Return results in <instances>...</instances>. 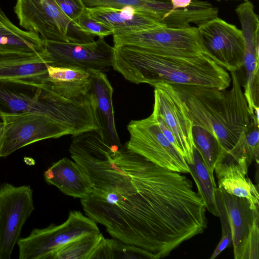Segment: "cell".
I'll list each match as a JSON object with an SVG mask.
<instances>
[{
  "label": "cell",
  "mask_w": 259,
  "mask_h": 259,
  "mask_svg": "<svg viewBox=\"0 0 259 259\" xmlns=\"http://www.w3.org/2000/svg\"><path fill=\"white\" fill-rule=\"evenodd\" d=\"M20 25L43 40L89 43L95 36L82 31L61 11L55 0H16L14 8Z\"/></svg>",
  "instance_id": "5"
},
{
  "label": "cell",
  "mask_w": 259,
  "mask_h": 259,
  "mask_svg": "<svg viewBox=\"0 0 259 259\" xmlns=\"http://www.w3.org/2000/svg\"><path fill=\"white\" fill-rule=\"evenodd\" d=\"M154 87L153 112L160 116L171 133L176 150L187 163L193 162V124L186 113L181 100L171 84L158 83Z\"/></svg>",
  "instance_id": "14"
},
{
  "label": "cell",
  "mask_w": 259,
  "mask_h": 259,
  "mask_svg": "<svg viewBox=\"0 0 259 259\" xmlns=\"http://www.w3.org/2000/svg\"><path fill=\"white\" fill-rule=\"evenodd\" d=\"M248 167L239 164L227 155L215 164L214 171L219 188L227 193L247 199L259 206V194L256 186L247 177Z\"/></svg>",
  "instance_id": "19"
},
{
  "label": "cell",
  "mask_w": 259,
  "mask_h": 259,
  "mask_svg": "<svg viewBox=\"0 0 259 259\" xmlns=\"http://www.w3.org/2000/svg\"><path fill=\"white\" fill-rule=\"evenodd\" d=\"M93 258L152 259L149 253L140 248L114 238L108 239L104 237L89 257V259Z\"/></svg>",
  "instance_id": "24"
},
{
  "label": "cell",
  "mask_w": 259,
  "mask_h": 259,
  "mask_svg": "<svg viewBox=\"0 0 259 259\" xmlns=\"http://www.w3.org/2000/svg\"><path fill=\"white\" fill-rule=\"evenodd\" d=\"M48 65L54 61L46 48L29 53L0 51V83L44 88L51 82Z\"/></svg>",
  "instance_id": "13"
},
{
  "label": "cell",
  "mask_w": 259,
  "mask_h": 259,
  "mask_svg": "<svg viewBox=\"0 0 259 259\" xmlns=\"http://www.w3.org/2000/svg\"><path fill=\"white\" fill-rule=\"evenodd\" d=\"M192 0H171L170 2L175 8H185L189 6Z\"/></svg>",
  "instance_id": "31"
},
{
  "label": "cell",
  "mask_w": 259,
  "mask_h": 259,
  "mask_svg": "<svg viewBox=\"0 0 259 259\" xmlns=\"http://www.w3.org/2000/svg\"><path fill=\"white\" fill-rule=\"evenodd\" d=\"M63 13L71 21L77 20L85 10L81 0H55Z\"/></svg>",
  "instance_id": "30"
},
{
  "label": "cell",
  "mask_w": 259,
  "mask_h": 259,
  "mask_svg": "<svg viewBox=\"0 0 259 259\" xmlns=\"http://www.w3.org/2000/svg\"><path fill=\"white\" fill-rule=\"evenodd\" d=\"M192 136L194 147L200 154L209 170L214 174L215 164L224 158L227 152L214 136L201 127L193 125Z\"/></svg>",
  "instance_id": "25"
},
{
  "label": "cell",
  "mask_w": 259,
  "mask_h": 259,
  "mask_svg": "<svg viewBox=\"0 0 259 259\" xmlns=\"http://www.w3.org/2000/svg\"><path fill=\"white\" fill-rule=\"evenodd\" d=\"M34 210L30 186H0V259L11 258L23 226Z\"/></svg>",
  "instance_id": "11"
},
{
  "label": "cell",
  "mask_w": 259,
  "mask_h": 259,
  "mask_svg": "<svg viewBox=\"0 0 259 259\" xmlns=\"http://www.w3.org/2000/svg\"><path fill=\"white\" fill-rule=\"evenodd\" d=\"M68 135L67 128L46 116L0 111V158L32 143Z\"/></svg>",
  "instance_id": "8"
},
{
  "label": "cell",
  "mask_w": 259,
  "mask_h": 259,
  "mask_svg": "<svg viewBox=\"0 0 259 259\" xmlns=\"http://www.w3.org/2000/svg\"><path fill=\"white\" fill-rule=\"evenodd\" d=\"M54 61L53 66H70L87 70H108L113 66L114 48L104 37L89 43L43 40Z\"/></svg>",
  "instance_id": "15"
},
{
  "label": "cell",
  "mask_w": 259,
  "mask_h": 259,
  "mask_svg": "<svg viewBox=\"0 0 259 259\" xmlns=\"http://www.w3.org/2000/svg\"><path fill=\"white\" fill-rule=\"evenodd\" d=\"M216 202L222 226V237L214 249L210 259H214L224 251L232 242V236L231 228L223 203L220 190L217 187L215 193Z\"/></svg>",
  "instance_id": "28"
},
{
  "label": "cell",
  "mask_w": 259,
  "mask_h": 259,
  "mask_svg": "<svg viewBox=\"0 0 259 259\" xmlns=\"http://www.w3.org/2000/svg\"><path fill=\"white\" fill-rule=\"evenodd\" d=\"M113 47L112 67L133 83L197 85L220 90L230 85L229 72L205 54L191 58L164 56L134 46Z\"/></svg>",
  "instance_id": "2"
},
{
  "label": "cell",
  "mask_w": 259,
  "mask_h": 259,
  "mask_svg": "<svg viewBox=\"0 0 259 259\" xmlns=\"http://www.w3.org/2000/svg\"><path fill=\"white\" fill-rule=\"evenodd\" d=\"M259 118L253 114L250 123L241 134L227 156L241 165L250 166L252 161L258 163Z\"/></svg>",
  "instance_id": "23"
},
{
  "label": "cell",
  "mask_w": 259,
  "mask_h": 259,
  "mask_svg": "<svg viewBox=\"0 0 259 259\" xmlns=\"http://www.w3.org/2000/svg\"><path fill=\"white\" fill-rule=\"evenodd\" d=\"M90 83L52 81L32 93L28 87L0 83V111L39 114L52 119L75 135L99 128L95 107L89 92Z\"/></svg>",
  "instance_id": "3"
},
{
  "label": "cell",
  "mask_w": 259,
  "mask_h": 259,
  "mask_svg": "<svg viewBox=\"0 0 259 259\" xmlns=\"http://www.w3.org/2000/svg\"><path fill=\"white\" fill-rule=\"evenodd\" d=\"M89 92L94 103L99 128L96 130L102 139L110 145H122L115 126L112 103L113 88L102 71L89 70Z\"/></svg>",
  "instance_id": "16"
},
{
  "label": "cell",
  "mask_w": 259,
  "mask_h": 259,
  "mask_svg": "<svg viewBox=\"0 0 259 259\" xmlns=\"http://www.w3.org/2000/svg\"><path fill=\"white\" fill-rule=\"evenodd\" d=\"M69 150L93 184L80 199L85 215L113 238L159 259L206 229L205 203L182 173L110 145L95 130L73 136Z\"/></svg>",
  "instance_id": "1"
},
{
  "label": "cell",
  "mask_w": 259,
  "mask_h": 259,
  "mask_svg": "<svg viewBox=\"0 0 259 259\" xmlns=\"http://www.w3.org/2000/svg\"><path fill=\"white\" fill-rule=\"evenodd\" d=\"M45 49L43 39L34 32L14 25L0 7V51L29 53Z\"/></svg>",
  "instance_id": "20"
},
{
  "label": "cell",
  "mask_w": 259,
  "mask_h": 259,
  "mask_svg": "<svg viewBox=\"0 0 259 259\" xmlns=\"http://www.w3.org/2000/svg\"><path fill=\"white\" fill-rule=\"evenodd\" d=\"M127 128L130 137L125 145L129 150L163 168L189 173L186 161L165 137L152 114L145 119L131 120Z\"/></svg>",
  "instance_id": "9"
},
{
  "label": "cell",
  "mask_w": 259,
  "mask_h": 259,
  "mask_svg": "<svg viewBox=\"0 0 259 259\" xmlns=\"http://www.w3.org/2000/svg\"><path fill=\"white\" fill-rule=\"evenodd\" d=\"M85 9L92 18L112 28L114 31L166 27L141 9L131 6L120 8L99 6Z\"/></svg>",
  "instance_id": "18"
},
{
  "label": "cell",
  "mask_w": 259,
  "mask_h": 259,
  "mask_svg": "<svg viewBox=\"0 0 259 259\" xmlns=\"http://www.w3.org/2000/svg\"><path fill=\"white\" fill-rule=\"evenodd\" d=\"M97 223L80 211H70L66 221L33 229L17 242L19 259H51L53 254L69 242L83 236L100 233Z\"/></svg>",
  "instance_id": "7"
},
{
  "label": "cell",
  "mask_w": 259,
  "mask_h": 259,
  "mask_svg": "<svg viewBox=\"0 0 259 259\" xmlns=\"http://www.w3.org/2000/svg\"><path fill=\"white\" fill-rule=\"evenodd\" d=\"M189 173L196 185L198 193L203 200L206 209L219 217L215 193L217 187L214 175L211 173L197 150L194 147L193 162L187 163Z\"/></svg>",
  "instance_id": "22"
},
{
  "label": "cell",
  "mask_w": 259,
  "mask_h": 259,
  "mask_svg": "<svg viewBox=\"0 0 259 259\" xmlns=\"http://www.w3.org/2000/svg\"><path fill=\"white\" fill-rule=\"evenodd\" d=\"M49 77L52 81L65 84L84 83L89 81V70L70 66H58L48 65Z\"/></svg>",
  "instance_id": "27"
},
{
  "label": "cell",
  "mask_w": 259,
  "mask_h": 259,
  "mask_svg": "<svg viewBox=\"0 0 259 259\" xmlns=\"http://www.w3.org/2000/svg\"><path fill=\"white\" fill-rule=\"evenodd\" d=\"M244 41V65L246 72V81L243 92L251 117L254 109L258 106L259 57L255 48L258 38L255 33L247 31L243 34Z\"/></svg>",
  "instance_id": "21"
},
{
  "label": "cell",
  "mask_w": 259,
  "mask_h": 259,
  "mask_svg": "<svg viewBox=\"0 0 259 259\" xmlns=\"http://www.w3.org/2000/svg\"><path fill=\"white\" fill-rule=\"evenodd\" d=\"M76 23L82 30L95 36L104 37L114 34L112 28L92 18L86 9L79 17Z\"/></svg>",
  "instance_id": "29"
},
{
  "label": "cell",
  "mask_w": 259,
  "mask_h": 259,
  "mask_svg": "<svg viewBox=\"0 0 259 259\" xmlns=\"http://www.w3.org/2000/svg\"><path fill=\"white\" fill-rule=\"evenodd\" d=\"M44 176L48 184L74 198H85L93 191V184L84 170L66 157L53 163L44 172Z\"/></svg>",
  "instance_id": "17"
},
{
  "label": "cell",
  "mask_w": 259,
  "mask_h": 259,
  "mask_svg": "<svg viewBox=\"0 0 259 259\" xmlns=\"http://www.w3.org/2000/svg\"><path fill=\"white\" fill-rule=\"evenodd\" d=\"M228 218L235 259L259 258V206L218 187Z\"/></svg>",
  "instance_id": "12"
},
{
  "label": "cell",
  "mask_w": 259,
  "mask_h": 259,
  "mask_svg": "<svg viewBox=\"0 0 259 259\" xmlns=\"http://www.w3.org/2000/svg\"><path fill=\"white\" fill-rule=\"evenodd\" d=\"M155 1H168L170 2L171 0H155Z\"/></svg>",
  "instance_id": "32"
},
{
  "label": "cell",
  "mask_w": 259,
  "mask_h": 259,
  "mask_svg": "<svg viewBox=\"0 0 259 259\" xmlns=\"http://www.w3.org/2000/svg\"><path fill=\"white\" fill-rule=\"evenodd\" d=\"M103 237L101 232L83 236L56 251L51 259H89Z\"/></svg>",
  "instance_id": "26"
},
{
  "label": "cell",
  "mask_w": 259,
  "mask_h": 259,
  "mask_svg": "<svg viewBox=\"0 0 259 259\" xmlns=\"http://www.w3.org/2000/svg\"><path fill=\"white\" fill-rule=\"evenodd\" d=\"M203 54L230 72L244 65V41L241 30L218 17L197 27Z\"/></svg>",
  "instance_id": "10"
},
{
  "label": "cell",
  "mask_w": 259,
  "mask_h": 259,
  "mask_svg": "<svg viewBox=\"0 0 259 259\" xmlns=\"http://www.w3.org/2000/svg\"><path fill=\"white\" fill-rule=\"evenodd\" d=\"M197 27H159L142 30L114 31L113 46L131 45L157 55L195 57L204 54L199 43Z\"/></svg>",
  "instance_id": "6"
},
{
  "label": "cell",
  "mask_w": 259,
  "mask_h": 259,
  "mask_svg": "<svg viewBox=\"0 0 259 259\" xmlns=\"http://www.w3.org/2000/svg\"><path fill=\"white\" fill-rule=\"evenodd\" d=\"M229 91L211 87L171 84L193 125L206 130L228 152L250 123L251 116L237 71L231 72Z\"/></svg>",
  "instance_id": "4"
},
{
  "label": "cell",
  "mask_w": 259,
  "mask_h": 259,
  "mask_svg": "<svg viewBox=\"0 0 259 259\" xmlns=\"http://www.w3.org/2000/svg\"><path fill=\"white\" fill-rule=\"evenodd\" d=\"M218 1H221V0H218ZM243 1H248V0H243Z\"/></svg>",
  "instance_id": "33"
}]
</instances>
